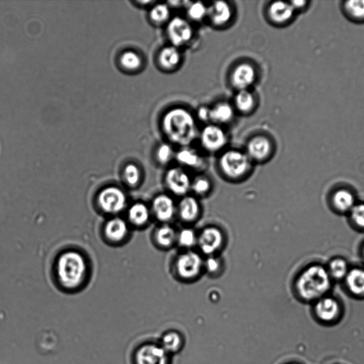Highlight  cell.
I'll return each instance as SVG.
<instances>
[{"instance_id": "obj_1", "label": "cell", "mask_w": 364, "mask_h": 364, "mask_svg": "<svg viewBox=\"0 0 364 364\" xmlns=\"http://www.w3.org/2000/svg\"><path fill=\"white\" fill-rule=\"evenodd\" d=\"M162 128L168 139L178 145L188 147L198 136V126L187 110L176 108L169 111L162 120Z\"/></svg>"}, {"instance_id": "obj_2", "label": "cell", "mask_w": 364, "mask_h": 364, "mask_svg": "<svg viewBox=\"0 0 364 364\" xmlns=\"http://www.w3.org/2000/svg\"><path fill=\"white\" fill-rule=\"evenodd\" d=\"M86 272L83 257L75 251L63 253L57 263V272L61 284L68 290H74L83 282Z\"/></svg>"}, {"instance_id": "obj_3", "label": "cell", "mask_w": 364, "mask_h": 364, "mask_svg": "<svg viewBox=\"0 0 364 364\" xmlns=\"http://www.w3.org/2000/svg\"><path fill=\"white\" fill-rule=\"evenodd\" d=\"M330 288L328 272L322 266L314 265L306 269L298 281L301 296L308 301L315 300L325 294Z\"/></svg>"}, {"instance_id": "obj_4", "label": "cell", "mask_w": 364, "mask_h": 364, "mask_svg": "<svg viewBox=\"0 0 364 364\" xmlns=\"http://www.w3.org/2000/svg\"><path fill=\"white\" fill-rule=\"evenodd\" d=\"M250 166L249 157L237 150L224 153L220 159V167L225 175L232 178L244 176Z\"/></svg>"}, {"instance_id": "obj_5", "label": "cell", "mask_w": 364, "mask_h": 364, "mask_svg": "<svg viewBox=\"0 0 364 364\" xmlns=\"http://www.w3.org/2000/svg\"><path fill=\"white\" fill-rule=\"evenodd\" d=\"M202 265L201 256L193 251L181 254L176 262L178 275L186 280L195 279L200 274Z\"/></svg>"}, {"instance_id": "obj_6", "label": "cell", "mask_w": 364, "mask_h": 364, "mask_svg": "<svg viewBox=\"0 0 364 364\" xmlns=\"http://www.w3.org/2000/svg\"><path fill=\"white\" fill-rule=\"evenodd\" d=\"M133 364H168V353L154 344L141 345L133 355Z\"/></svg>"}, {"instance_id": "obj_7", "label": "cell", "mask_w": 364, "mask_h": 364, "mask_svg": "<svg viewBox=\"0 0 364 364\" xmlns=\"http://www.w3.org/2000/svg\"><path fill=\"white\" fill-rule=\"evenodd\" d=\"M166 33L173 47H177L183 46L191 40L193 30L187 20L176 17L169 22Z\"/></svg>"}, {"instance_id": "obj_8", "label": "cell", "mask_w": 364, "mask_h": 364, "mask_svg": "<svg viewBox=\"0 0 364 364\" xmlns=\"http://www.w3.org/2000/svg\"><path fill=\"white\" fill-rule=\"evenodd\" d=\"M165 179L169 190L176 195H185L192 188L190 177L183 169L179 167L170 169L166 173Z\"/></svg>"}, {"instance_id": "obj_9", "label": "cell", "mask_w": 364, "mask_h": 364, "mask_svg": "<svg viewBox=\"0 0 364 364\" xmlns=\"http://www.w3.org/2000/svg\"><path fill=\"white\" fill-rule=\"evenodd\" d=\"M126 197L124 193L117 188H108L104 190L99 198L101 207L109 213L121 212L126 205Z\"/></svg>"}, {"instance_id": "obj_10", "label": "cell", "mask_w": 364, "mask_h": 364, "mask_svg": "<svg viewBox=\"0 0 364 364\" xmlns=\"http://www.w3.org/2000/svg\"><path fill=\"white\" fill-rule=\"evenodd\" d=\"M200 139L204 148L212 152L222 150L227 142L224 131L214 125L205 127L201 133Z\"/></svg>"}, {"instance_id": "obj_11", "label": "cell", "mask_w": 364, "mask_h": 364, "mask_svg": "<svg viewBox=\"0 0 364 364\" xmlns=\"http://www.w3.org/2000/svg\"><path fill=\"white\" fill-rule=\"evenodd\" d=\"M223 240V234L219 229L208 227L202 231L198 238V242L205 254L212 255L220 248Z\"/></svg>"}, {"instance_id": "obj_12", "label": "cell", "mask_w": 364, "mask_h": 364, "mask_svg": "<svg viewBox=\"0 0 364 364\" xmlns=\"http://www.w3.org/2000/svg\"><path fill=\"white\" fill-rule=\"evenodd\" d=\"M255 75V70L250 64L241 63L233 70L231 81L239 90H247L254 83Z\"/></svg>"}, {"instance_id": "obj_13", "label": "cell", "mask_w": 364, "mask_h": 364, "mask_svg": "<svg viewBox=\"0 0 364 364\" xmlns=\"http://www.w3.org/2000/svg\"><path fill=\"white\" fill-rule=\"evenodd\" d=\"M152 210L155 217L161 222L171 220L176 211L173 200L166 195H159L154 200Z\"/></svg>"}, {"instance_id": "obj_14", "label": "cell", "mask_w": 364, "mask_h": 364, "mask_svg": "<svg viewBox=\"0 0 364 364\" xmlns=\"http://www.w3.org/2000/svg\"><path fill=\"white\" fill-rule=\"evenodd\" d=\"M247 150L249 157L257 161H262L269 156L272 146L270 141L267 138L257 136L250 140Z\"/></svg>"}, {"instance_id": "obj_15", "label": "cell", "mask_w": 364, "mask_h": 364, "mask_svg": "<svg viewBox=\"0 0 364 364\" xmlns=\"http://www.w3.org/2000/svg\"><path fill=\"white\" fill-rule=\"evenodd\" d=\"M295 13L291 4L284 2H275L270 5L268 15L270 20L277 24H286L290 22Z\"/></svg>"}, {"instance_id": "obj_16", "label": "cell", "mask_w": 364, "mask_h": 364, "mask_svg": "<svg viewBox=\"0 0 364 364\" xmlns=\"http://www.w3.org/2000/svg\"><path fill=\"white\" fill-rule=\"evenodd\" d=\"M208 15L214 25L222 26L230 21L232 12L226 2L217 1L208 8Z\"/></svg>"}, {"instance_id": "obj_17", "label": "cell", "mask_w": 364, "mask_h": 364, "mask_svg": "<svg viewBox=\"0 0 364 364\" xmlns=\"http://www.w3.org/2000/svg\"><path fill=\"white\" fill-rule=\"evenodd\" d=\"M178 213L181 219L185 222L195 221L200 213L198 202L193 197H186L179 203Z\"/></svg>"}, {"instance_id": "obj_18", "label": "cell", "mask_w": 364, "mask_h": 364, "mask_svg": "<svg viewBox=\"0 0 364 364\" xmlns=\"http://www.w3.org/2000/svg\"><path fill=\"white\" fill-rule=\"evenodd\" d=\"M158 61L163 68L171 70L179 64L181 55L176 47H166L159 52Z\"/></svg>"}, {"instance_id": "obj_19", "label": "cell", "mask_w": 364, "mask_h": 364, "mask_svg": "<svg viewBox=\"0 0 364 364\" xmlns=\"http://www.w3.org/2000/svg\"><path fill=\"white\" fill-rule=\"evenodd\" d=\"M128 232V226L127 223L119 218L111 220L106 226L107 236L114 241L123 240L127 236Z\"/></svg>"}, {"instance_id": "obj_20", "label": "cell", "mask_w": 364, "mask_h": 364, "mask_svg": "<svg viewBox=\"0 0 364 364\" xmlns=\"http://www.w3.org/2000/svg\"><path fill=\"white\" fill-rule=\"evenodd\" d=\"M316 312L320 319L324 321L332 320L339 313V305L332 298H323L317 304Z\"/></svg>"}, {"instance_id": "obj_21", "label": "cell", "mask_w": 364, "mask_h": 364, "mask_svg": "<svg viewBox=\"0 0 364 364\" xmlns=\"http://www.w3.org/2000/svg\"><path fill=\"white\" fill-rule=\"evenodd\" d=\"M348 289L355 295L364 294V271L360 269H353L348 272L346 277Z\"/></svg>"}, {"instance_id": "obj_22", "label": "cell", "mask_w": 364, "mask_h": 364, "mask_svg": "<svg viewBox=\"0 0 364 364\" xmlns=\"http://www.w3.org/2000/svg\"><path fill=\"white\" fill-rule=\"evenodd\" d=\"M177 161L185 166L198 168L202 165L203 159L195 150L185 147L176 154Z\"/></svg>"}, {"instance_id": "obj_23", "label": "cell", "mask_w": 364, "mask_h": 364, "mask_svg": "<svg viewBox=\"0 0 364 364\" xmlns=\"http://www.w3.org/2000/svg\"><path fill=\"white\" fill-rule=\"evenodd\" d=\"M233 116V109L226 103L219 104L211 109V121L217 123H226Z\"/></svg>"}, {"instance_id": "obj_24", "label": "cell", "mask_w": 364, "mask_h": 364, "mask_svg": "<svg viewBox=\"0 0 364 364\" xmlns=\"http://www.w3.org/2000/svg\"><path fill=\"white\" fill-rule=\"evenodd\" d=\"M128 216L133 224L142 226L149 220L150 211L144 204L137 203L131 207Z\"/></svg>"}, {"instance_id": "obj_25", "label": "cell", "mask_w": 364, "mask_h": 364, "mask_svg": "<svg viewBox=\"0 0 364 364\" xmlns=\"http://www.w3.org/2000/svg\"><path fill=\"white\" fill-rule=\"evenodd\" d=\"M346 16L356 22H364V0H352L344 4Z\"/></svg>"}, {"instance_id": "obj_26", "label": "cell", "mask_w": 364, "mask_h": 364, "mask_svg": "<svg viewBox=\"0 0 364 364\" xmlns=\"http://www.w3.org/2000/svg\"><path fill=\"white\" fill-rule=\"evenodd\" d=\"M235 104L240 112L243 114L248 113L254 107V97L248 90H239L235 98Z\"/></svg>"}, {"instance_id": "obj_27", "label": "cell", "mask_w": 364, "mask_h": 364, "mask_svg": "<svg viewBox=\"0 0 364 364\" xmlns=\"http://www.w3.org/2000/svg\"><path fill=\"white\" fill-rule=\"evenodd\" d=\"M155 238L159 245L169 247L177 239V235L171 226L163 225L157 229Z\"/></svg>"}, {"instance_id": "obj_28", "label": "cell", "mask_w": 364, "mask_h": 364, "mask_svg": "<svg viewBox=\"0 0 364 364\" xmlns=\"http://www.w3.org/2000/svg\"><path fill=\"white\" fill-rule=\"evenodd\" d=\"M334 204L337 210L341 212H348L355 206V200L351 193L346 190H339L334 195Z\"/></svg>"}, {"instance_id": "obj_29", "label": "cell", "mask_w": 364, "mask_h": 364, "mask_svg": "<svg viewBox=\"0 0 364 364\" xmlns=\"http://www.w3.org/2000/svg\"><path fill=\"white\" fill-rule=\"evenodd\" d=\"M120 63L124 69L133 71L139 69L142 61L138 54L133 51H128L121 55Z\"/></svg>"}, {"instance_id": "obj_30", "label": "cell", "mask_w": 364, "mask_h": 364, "mask_svg": "<svg viewBox=\"0 0 364 364\" xmlns=\"http://www.w3.org/2000/svg\"><path fill=\"white\" fill-rule=\"evenodd\" d=\"M181 338L178 334L169 332L163 336L161 346L166 353H174L181 348Z\"/></svg>"}, {"instance_id": "obj_31", "label": "cell", "mask_w": 364, "mask_h": 364, "mask_svg": "<svg viewBox=\"0 0 364 364\" xmlns=\"http://www.w3.org/2000/svg\"><path fill=\"white\" fill-rule=\"evenodd\" d=\"M170 16L169 7L165 4H158L150 11V18L155 24H162L166 22Z\"/></svg>"}, {"instance_id": "obj_32", "label": "cell", "mask_w": 364, "mask_h": 364, "mask_svg": "<svg viewBox=\"0 0 364 364\" xmlns=\"http://www.w3.org/2000/svg\"><path fill=\"white\" fill-rule=\"evenodd\" d=\"M346 262L341 259H336L329 265V272L332 277L336 279L346 277L348 273Z\"/></svg>"}, {"instance_id": "obj_33", "label": "cell", "mask_w": 364, "mask_h": 364, "mask_svg": "<svg viewBox=\"0 0 364 364\" xmlns=\"http://www.w3.org/2000/svg\"><path fill=\"white\" fill-rule=\"evenodd\" d=\"M177 241L180 245L191 248L198 242V237L193 230L186 229L182 230L177 236Z\"/></svg>"}, {"instance_id": "obj_34", "label": "cell", "mask_w": 364, "mask_h": 364, "mask_svg": "<svg viewBox=\"0 0 364 364\" xmlns=\"http://www.w3.org/2000/svg\"><path fill=\"white\" fill-rule=\"evenodd\" d=\"M124 178L127 183L131 186H135L139 183L140 179V171L134 164L127 165L123 172Z\"/></svg>"}, {"instance_id": "obj_35", "label": "cell", "mask_w": 364, "mask_h": 364, "mask_svg": "<svg viewBox=\"0 0 364 364\" xmlns=\"http://www.w3.org/2000/svg\"><path fill=\"white\" fill-rule=\"evenodd\" d=\"M188 13L192 20L200 21L208 15V8L202 3H194L189 6Z\"/></svg>"}, {"instance_id": "obj_36", "label": "cell", "mask_w": 364, "mask_h": 364, "mask_svg": "<svg viewBox=\"0 0 364 364\" xmlns=\"http://www.w3.org/2000/svg\"><path fill=\"white\" fill-rule=\"evenodd\" d=\"M192 188L198 195H203L210 191L211 183L207 178L200 176L192 182Z\"/></svg>"}, {"instance_id": "obj_37", "label": "cell", "mask_w": 364, "mask_h": 364, "mask_svg": "<svg viewBox=\"0 0 364 364\" xmlns=\"http://www.w3.org/2000/svg\"><path fill=\"white\" fill-rule=\"evenodd\" d=\"M174 156L172 147L167 144L161 145L157 150V158L161 164L168 163Z\"/></svg>"}, {"instance_id": "obj_38", "label": "cell", "mask_w": 364, "mask_h": 364, "mask_svg": "<svg viewBox=\"0 0 364 364\" xmlns=\"http://www.w3.org/2000/svg\"><path fill=\"white\" fill-rule=\"evenodd\" d=\"M353 221L360 227L364 228V205H355L351 210Z\"/></svg>"}, {"instance_id": "obj_39", "label": "cell", "mask_w": 364, "mask_h": 364, "mask_svg": "<svg viewBox=\"0 0 364 364\" xmlns=\"http://www.w3.org/2000/svg\"><path fill=\"white\" fill-rule=\"evenodd\" d=\"M205 266L209 272H215L219 269L220 262L217 257L210 256L206 260Z\"/></svg>"}, {"instance_id": "obj_40", "label": "cell", "mask_w": 364, "mask_h": 364, "mask_svg": "<svg viewBox=\"0 0 364 364\" xmlns=\"http://www.w3.org/2000/svg\"><path fill=\"white\" fill-rule=\"evenodd\" d=\"M198 116L203 121H211V109L207 107L201 108L198 111Z\"/></svg>"}, {"instance_id": "obj_41", "label": "cell", "mask_w": 364, "mask_h": 364, "mask_svg": "<svg viewBox=\"0 0 364 364\" xmlns=\"http://www.w3.org/2000/svg\"><path fill=\"white\" fill-rule=\"evenodd\" d=\"M291 6H293V9L296 11H300V10H302L303 8H305L307 5V2H305V1H294V2H292L291 4Z\"/></svg>"}]
</instances>
